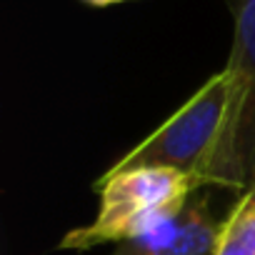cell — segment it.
Here are the masks:
<instances>
[{"instance_id":"1","label":"cell","mask_w":255,"mask_h":255,"mask_svg":"<svg viewBox=\"0 0 255 255\" xmlns=\"http://www.w3.org/2000/svg\"><path fill=\"white\" fill-rule=\"evenodd\" d=\"M98 213L90 223L68 230L60 250H90L105 243H128L153 233L185 210L198 185L170 168H133L103 173L95 180Z\"/></svg>"},{"instance_id":"2","label":"cell","mask_w":255,"mask_h":255,"mask_svg":"<svg viewBox=\"0 0 255 255\" xmlns=\"http://www.w3.org/2000/svg\"><path fill=\"white\" fill-rule=\"evenodd\" d=\"M230 103V75H210L160 128L118 158L108 173L133 168H170L185 173L198 188L208 185V168Z\"/></svg>"},{"instance_id":"3","label":"cell","mask_w":255,"mask_h":255,"mask_svg":"<svg viewBox=\"0 0 255 255\" xmlns=\"http://www.w3.org/2000/svg\"><path fill=\"white\" fill-rule=\"evenodd\" d=\"M233 50L228 58L230 103L208 168V185L255 190V0H230Z\"/></svg>"},{"instance_id":"4","label":"cell","mask_w":255,"mask_h":255,"mask_svg":"<svg viewBox=\"0 0 255 255\" xmlns=\"http://www.w3.org/2000/svg\"><path fill=\"white\" fill-rule=\"evenodd\" d=\"M218 228L208 198L193 195L180 215L148 235L120 243L113 255H210Z\"/></svg>"},{"instance_id":"5","label":"cell","mask_w":255,"mask_h":255,"mask_svg":"<svg viewBox=\"0 0 255 255\" xmlns=\"http://www.w3.org/2000/svg\"><path fill=\"white\" fill-rule=\"evenodd\" d=\"M210 255H255V190L240 193L220 220Z\"/></svg>"},{"instance_id":"6","label":"cell","mask_w":255,"mask_h":255,"mask_svg":"<svg viewBox=\"0 0 255 255\" xmlns=\"http://www.w3.org/2000/svg\"><path fill=\"white\" fill-rule=\"evenodd\" d=\"M83 3H88L93 8H108V5H115V3H125V0H83Z\"/></svg>"}]
</instances>
